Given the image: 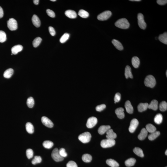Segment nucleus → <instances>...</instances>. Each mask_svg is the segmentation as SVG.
<instances>
[{"label":"nucleus","mask_w":167,"mask_h":167,"mask_svg":"<svg viewBox=\"0 0 167 167\" xmlns=\"http://www.w3.org/2000/svg\"><path fill=\"white\" fill-rule=\"evenodd\" d=\"M110 128L111 127L109 125L101 126L99 128L98 132L100 134L103 135L106 133L108 130L110 129Z\"/></svg>","instance_id":"obj_14"},{"label":"nucleus","mask_w":167,"mask_h":167,"mask_svg":"<svg viewBox=\"0 0 167 167\" xmlns=\"http://www.w3.org/2000/svg\"><path fill=\"white\" fill-rule=\"evenodd\" d=\"M158 108V102L157 100H154L150 102L148 105V108L154 110H157Z\"/></svg>","instance_id":"obj_22"},{"label":"nucleus","mask_w":167,"mask_h":167,"mask_svg":"<svg viewBox=\"0 0 167 167\" xmlns=\"http://www.w3.org/2000/svg\"><path fill=\"white\" fill-rule=\"evenodd\" d=\"M52 159L56 162H60L64 160V158L61 157L59 153V150L57 148L53 149L51 154Z\"/></svg>","instance_id":"obj_5"},{"label":"nucleus","mask_w":167,"mask_h":167,"mask_svg":"<svg viewBox=\"0 0 167 167\" xmlns=\"http://www.w3.org/2000/svg\"><path fill=\"white\" fill-rule=\"evenodd\" d=\"M66 167H78L76 163L72 161H69L67 164Z\"/></svg>","instance_id":"obj_47"},{"label":"nucleus","mask_w":167,"mask_h":167,"mask_svg":"<svg viewBox=\"0 0 167 167\" xmlns=\"http://www.w3.org/2000/svg\"><path fill=\"white\" fill-rule=\"evenodd\" d=\"M106 163L107 165L111 167H118L119 166V164L117 162L113 159H108L106 161Z\"/></svg>","instance_id":"obj_25"},{"label":"nucleus","mask_w":167,"mask_h":167,"mask_svg":"<svg viewBox=\"0 0 167 167\" xmlns=\"http://www.w3.org/2000/svg\"><path fill=\"white\" fill-rule=\"evenodd\" d=\"M160 132L159 131H156L154 132L151 133L148 136V139L150 140H155L160 135Z\"/></svg>","instance_id":"obj_27"},{"label":"nucleus","mask_w":167,"mask_h":167,"mask_svg":"<svg viewBox=\"0 0 167 167\" xmlns=\"http://www.w3.org/2000/svg\"><path fill=\"white\" fill-rule=\"evenodd\" d=\"M33 150L31 149H28L26 150V155L28 159H30L33 157Z\"/></svg>","instance_id":"obj_43"},{"label":"nucleus","mask_w":167,"mask_h":167,"mask_svg":"<svg viewBox=\"0 0 167 167\" xmlns=\"http://www.w3.org/2000/svg\"><path fill=\"white\" fill-rule=\"evenodd\" d=\"M46 12L47 15L50 17L54 18L55 17V12L51 10L50 9H47L46 10Z\"/></svg>","instance_id":"obj_48"},{"label":"nucleus","mask_w":167,"mask_h":167,"mask_svg":"<svg viewBox=\"0 0 167 167\" xmlns=\"http://www.w3.org/2000/svg\"><path fill=\"white\" fill-rule=\"evenodd\" d=\"M165 154L166 155H167V150H166V151H165Z\"/></svg>","instance_id":"obj_54"},{"label":"nucleus","mask_w":167,"mask_h":167,"mask_svg":"<svg viewBox=\"0 0 167 167\" xmlns=\"http://www.w3.org/2000/svg\"><path fill=\"white\" fill-rule=\"evenodd\" d=\"M7 26L9 29L11 31H15L17 29V21L14 18L10 19L7 21Z\"/></svg>","instance_id":"obj_8"},{"label":"nucleus","mask_w":167,"mask_h":167,"mask_svg":"<svg viewBox=\"0 0 167 167\" xmlns=\"http://www.w3.org/2000/svg\"><path fill=\"white\" fill-rule=\"evenodd\" d=\"M51 1H53V2H55V1H56V0H51Z\"/></svg>","instance_id":"obj_55"},{"label":"nucleus","mask_w":167,"mask_h":167,"mask_svg":"<svg viewBox=\"0 0 167 167\" xmlns=\"http://www.w3.org/2000/svg\"><path fill=\"white\" fill-rule=\"evenodd\" d=\"M39 1V0H33V2L35 4L37 5L38 4Z\"/></svg>","instance_id":"obj_52"},{"label":"nucleus","mask_w":167,"mask_h":167,"mask_svg":"<svg viewBox=\"0 0 167 167\" xmlns=\"http://www.w3.org/2000/svg\"><path fill=\"white\" fill-rule=\"evenodd\" d=\"M98 120L95 117H92L89 118L86 123V126L88 128H92L95 126L97 124Z\"/></svg>","instance_id":"obj_10"},{"label":"nucleus","mask_w":167,"mask_h":167,"mask_svg":"<svg viewBox=\"0 0 167 167\" xmlns=\"http://www.w3.org/2000/svg\"><path fill=\"white\" fill-rule=\"evenodd\" d=\"M133 151L138 156L143 158L144 157V154L142 149L139 147H135L133 150Z\"/></svg>","instance_id":"obj_31"},{"label":"nucleus","mask_w":167,"mask_h":167,"mask_svg":"<svg viewBox=\"0 0 167 167\" xmlns=\"http://www.w3.org/2000/svg\"><path fill=\"white\" fill-rule=\"evenodd\" d=\"M13 69L11 68L7 69L4 73V77L6 78H9L13 75Z\"/></svg>","instance_id":"obj_29"},{"label":"nucleus","mask_w":167,"mask_h":167,"mask_svg":"<svg viewBox=\"0 0 167 167\" xmlns=\"http://www.w3.org/2000/svg\"><path fill=\"white\" fill-rule=\"evenodd\" d=\"M124 111V109L122 107L118 108L115 110V114H116L117 117L119 118L122 119L125 117V115Z\"/></svg>","instance_id":"obj_13"},{"label":"nucleus","mask_w":167,"mask_h":167,"mask_svg":"<svg viewBox=\"0 0 167 167\" xmlns=\"http://www.w3.org/2000/svg\"><path fill=\"white\" fill-rule=\"evenodd\" d=\"M49 31L50 34L52 36H55L56 34V32L54 29L53 27L50 26L49 28Z\"/></svg>","instance_id":"obj_49"},{"label":"nucleus","mask_w":167,"mask_h":167,"mask_svg":"<svg viewBox=\"0 0 167 167\" xmlns=\"http://www.w3.org/2000/svg\"><path fill=\"white\" fill-rule=\"evenodd\" d=\"M138 25L140 29L145 30L146 27V24L144 20L143 15L141 13L138 14L137 16Z\"/></svg>","instance_id":"obj_7"},{"label":"nucleus","mask_w":167,"mask_h":167,"mask_svg":"<svg viewBox=\"0 0 167 167\" xmlns=\"http://www.w3.org/2000/svg\"><path fill=\"white\" fill-rule=\"evenodd\" d=\"M115 25L116 27L123 29H126L129 28L130 24L126 19L123 18L118 20L115 23Z\"/></svg>","instance_id":"obj_1"},{"label":"nucleus","mask_w":167,"mask_h":167,"mask_svg":"<svg viewBox=\"0 0 167 167\" xmlns=\"http://www.w3.org/2000/svg\"><path fill=\"white\" fill-rule=\"evenodd\" d=\"M3 16V11L2 8L0 6V18H2Z\"/></svg>","instance_id":"obj_51"},{"label":"nucleus","mask_w":167,"mask_h":167,"mask_svg":"<svg viewBox=\"0 0 167 167\" xmlns=\"http://www.w3.org/2000/svg\"><path fill=\"white\" fill-rule=\"evenodd\" d=\"M136 162V160L134 158H131L126 161L125 164L127 167H131L135 165Z\"/></svg>","instance_id":"obj_26"},{"label":"nucleus","mask_w":167,"mask_h":167,"mask_svg":"<svg viewBox=\"0 0 167 167\" xmlns=\"http://www.w3.org/2000/svg\"><path fill=\"white\" fill-rule=\"evenodd\" d=\"M53 143L50 140H46L43 143V145L44 147L46 149H51L53 146Z\"/></svg>","instance_id":"obj_35"},{"label":"nucleus","mask_w":167,"mask_h":167,"mask_svg":"<svg viewBox=\"0 0 167 167\" xmlns=\"http://www.w3.org/2000/svg\"><path fill=\"white\" fill-rule=\"evenodd\" d=\"M132 64L133 67L135 68H137L139 67L140 64V61L139 59L137 56H134L132 59Z\"/></svg>","instance_id":"obj_24"},{"label":"nucleus","mask_w":167,"mask_h":167,"mask_svg":"<svg viewBox=\"0 0 167 167\" xmlns=\"http://www.w3.org/2000/svg\"><path fill=\"white\" fill-rule=\"evenodd\" d=\"M159 40L163 43L167 44V32L164 33L162 34L159 35Z\"/></svg>","instance_id":"obj_28"},{"label":"nucleus","mask_w":167,"mask_h":167,"mask_svg":"<svg viewBox=\"0 0 167 167\" xmlns=\"http://www.w3.org/2000/svg\"><path fill=\"white\" fill-rule=\"evenodd\" d=\"M121 95L120 93H117L115 94L114 97V100L115 103L119 102L121 100Z\"/></svg>","instance_id":"obj_45"},{"label":"nucleus","mask_w":167,"mask_h":167,"mask_svg":"<svg viewBox=\"0 0 167 167\" xmlns=\"http://www.w3.org/2000/svg\"><path fill=\"white\" fill-rule=\"evenodd\" d=\"M32 20L33 23L36 27H40L41 25V21L39 18L36 15H33L32 17Z\"/></svg>","instance_id":"obj_19"},{"label":"nucleus","mask_w":167,"mask_h":167,"mask_svg":"<svg viewBox=\"0 0 167 167\" xmlns=\"http://www.w3.org/2000/svg\"><path fill=\"white\" fill-rule=\"evenodd\" d=\"M69 37V34L68 33H66L64 34L60 38V42L61 43H64L68 40Z\"/></svg>","instance_id":"obj_40"},{"label":"nucleus","mask_w":167,"mask_h":167,"mask_svg":"<svg viewBox=\"0 0 167 167\" xmlns=\"http://www.w3.org/2000/svg\"></svg>","instance_id":"obj_57"},{"label":"nucleus","mask_w":167,"mask_h":167,"mask_svg":"<svg viewBox=\"0 0 167 167\" xmlns=\"http://www.w3.org/2000/svg\"><path fill=\"white\" fill-rule=\"evenodd\" d=\"M130 1H137V2H139V1H140L141 0H130Z\"/></svg>","instance_id":"obj_53"},{"label":"nucleus","mask_w":167,"mask_h":167,"mask_svg":"<svg viewBox=\"0 0 167 167\" xmlns=\"http://www.w3.org/2000/svg\"><path fill=\"white\" fill-rule=\"evenodd\" d=\"M148 132L145 128H143L141 131L140 134L138 135V138L140 140H144L148 135Z\"/></svg>","instance_id":"obj_16"},{"label":"nucleus","mask_w":167,"mask_h":167,"mask_svg":"<svg viewBox=\"0 0 167 167\" xmlns=\"http://www.w3.org/2000/svg\"><path fill=\"white\" fill-rule=\"evenodd\" d=\"M41 120L42 124L47 127L51 128L53 127L54 124L52 121L46 117H42Z\"/></svg>","instance_id":"obj_11"},{"label":"nucleus","mask_w":167,"mask_h":167,"mask_svg":"<svg viewBox=\"0 0 167 167\" xmlns=\"http://www.w3.org/2000/svg\"><path fill=\"white\" fill-rule=\"evenodd\" d=\"M112 13L111 11H106L100 13L97 17L98 19L100 21L106 20L111 17Z\"/></svg>","instance_id":"obj_6"},{"label":"nucleus","mask_w":167,"mask_h":167,"mask_svg":"<svg viewBox=\"0 0 167 167\" xmlns=\"http://www.w3.org/2000/svg\"><path fill=\"white\" fill-rule=\"evenodd\" d=\"M82 160L85 163H90L92 160V157L91 155L89 154H85L83 155Z\"/></svg>","instance_id":"obj_32"},{"label":"nucleus","mask_w":167,"mask_h":167,"mask_svg":"<svg viewBox=\"0 0 167 167\" xmlns=\"http://www.w3.org/2000/svg\"><path fill=\"white\" fill-rule=\"evenodd\" d=\"M163 117L161 114L159 113L156 115L154 118V121L156 123L160 124L162 122Z\"/></svg>","instance_id":"obj_33"},{"label":"nucleus","mask_w":167,"mask_h":167,"mask_svg":"<svg viewBox=\"0 0 167 167\" xmlns=\"http://www.w3.org/2000/svg\"><path fill=\"white\" fill-rule=\"evenodd\" d=\"M26 129L27 132L29 134H33L34 132V129L33 125L31 123L28 122L26 123Z\"/></svg>","instance_id":"obj_30"},{"label":"nucleus","mask_w":167,"mask_h":167,"mask_svg":"<svg viewBox=\"0 0 167 167\" xmlns=\"http://www.w3.org/2000/svg\"><path fill=\"white\" fill-rule=\"evenodd\" d=\"M115 140L106 139L101 140V145L102 147L104 148L111 147L115 145Z\"/></svg>","instance_id":"obj_4"},{"label":"nucleus","mask_w":167,"mask_h":167,"mask_svg":"<svg viewBox=\"0 0 167 167\" xmlns=\"http://www.w3.org/2000/svg\"><path fill=\"white\" fill-rule=\"evenodd\" d=\"M42 159L41 157L40 156H35L34 158L32 160V163L33 165H36V164H39L42 162Z\"/></svg>","instance_id":"obj_42"},{"label":"nucleus","mask_w":167,"mask_h":167,"mask_svg":"<svg viewBox=\"0 0 167 167\" xmlns=\"http://www.w3.org/2000/svg\"><path fill=\"white\" fill-rule=\"evenodd\" d=\"M65 14L67 17L70 18L74 19L77 17L76 12L72 10H67L65 11Z\"/></svg>","instance_id":"obj_17"},{"label":"nucleus","mask_w":167,"mask_h":167,"mask_svg":"<svg viewBox=\"0 0 167 167\" xmlns=\"http://www.w3.org/2000/svg\"><path fill=\"white\" fill-rule=\"evenodd\" d=\"M148 105L149 104L147 103H141L139 104L138 106V111L140 112H142L145 111L148 108Z\"/></svg>","instance_id":"obj_23"},{"label":"nucleus","mask_w":167,"mask_h":167,"mask_svg":"<svg viewBox=\"0 0 167 167\" xmlns=\"http://www.w3.org/2000/svg\"><path fill=\"white\" fill-rule=\"evenodd\" d=\"M139 125V122L136 119H133L131 122L129 131L131 133H134Z\"/></svg>","instance_id":"obj_9"},{"label":"nucleus","mask_w":167,"mask_h":167,"mask_svg":"<svg viewBox=\"0 0 167 167\" xmlns=\"http://www.w3.org/2000/svg\"><path fill=\"white\" fill-rule=\"evenodd\" d=\"M166 76H167V70L166 71Z\"/></svg>","instance_id":"obj_56"},{"label":"nucleus","mask_w":167,"mask_h":167,"mask_svg":"<svg viewBox=\"0 0 167 167\" xmlns=\"http://www.w3.org/2000/svg\"><path fill=\"white\" fill-rule=\"evenodd\" d=\"M7 39L6 35L4 31H0V42L1 43L5 42Z\"/></svg>","instance_id":"obj_41"},{"label":"nucleus","mask_w":167,"mask_h":167,"mask_svg":"<svg viewBox=\"0 0 167 167\" xmlns=\"http://www.w3.org/2000/svg\"><path fill=\"white\" fill-rule=\"evenodd\" d=\"M59 153L61 156L63 158L67 156V154L65 151V149L63 148L59 150Z\"/></svg>","instance_id":"obj_44"},{"label":"nucleus","mask_w":167,"mask_h":167,"mask_svg":"<svg viewBox=\"0 0 167 167\" xmlns=\"http://www.w3.org/2000/svg\"><path fill=\"white\" fill-rule=\"evenodd\" d=\"M125 76L126 78L128 79L129 78H133V77L131 71V68L129 65L126 66L125 68Z\"/></svg>","instance_id":"obj_21"},{"label":"nucleus","mask_w":167,"mask_h":167,"mask_svg":"<svg viewBox=\"0 0 167 167\" xmlns=\"http://www.w3.org/2000/svg\"><path fill=\"white\" fill-rule=\"evenodd\" d=\"M113 45L115 46L117 49L120 50V51H122L124 49L123 46L122 44L120 41L117 40L116 39H113L112 41Z\"/></svg>","instance_id":"obj_20"},{"label":"nucleus","mask_w":167,"mask_h":167,"mask_svg":"<svg viewBox=\"0 0 167 167\" xmlns=\"http://www.w3.org/2000/svg\"><path fill=\"white\" fill-rule=\"evenodd\" d=\"M146 130L148 132L150 133L154 132L156 131V128L151 124H148L146 125Z\"/></svg>","instance_id":"obj_34"},{"label":"nucleus","mask_w":167,"mask_h":167,"mask_svg":"<svg viewBox=\"0 0 167 167\" xmlns=\"http://www.w3.org/2000/svg\"><path fill=\"white\" fill-rule=\"evenodd\" d=\"M91 135L89 132H86L80 134L78 136L79 140L83 143H88L91 140Z\"/></svg>","instance_id":"obj_3"},{"label":"nucleus","mask_w":167,"mask_h":167,"mask_svg":"<svg viewBox=\"0 0 167 167\" xmlns=\"http://www.w3.org/2000/svg\"><path fill=\"white\" fill-rule=\"evenodd\" d=\"M159 108L161 111H166L167 109V103L166 101H162L159 105Z\"/></svg>","instance_id":"obj_37"},{"label":"nucleus","mask_w":167,"mask_h":167,"mask_svg":"<svg viewBox=\"0 0 167 167\" xmlns=\"http://www.w3.org/2000/svg\"><path fill=\"white\" fill-rule=\"evenodd\" d=\"M34 101L32 97L28 98L27 101V104L28 106L30 108H32L34 105Z\"/></svg>","instance_id":"obj_38"},{"label":"nucleus","mask_w":167,"mask_h":167,"mask_svg":"<svg viewBox=\"0 0 167 167\" xmlns=\"http://www.w3.org/2000/svg\"><path fill=\"white\" fill-rule=\"evenodd\" d=\"M157 2L158 4L160 5H163L166 4L167 3V0H158L157 1Z\"/></svg>","instance_id":"obj_50"},{"label":"nucleus","mask_w":167,"mask_h":167,"mask_svg":"<svg viewBox=\"0 0 167 167\" xmlns=\"http://www.w3.org/2000/svg\"><path fill=\"white\" fill-rule=\"evenodd\" d=\"M125 107L127 112L129 114H132L134 112V108L132 105L131 103L129 100L126 102Z\"/></svg>","instance_id":"obj_15"},{"label":"nucleus","mask_w":167,"mask_h":167,"mask_svg":"<svg viewBox=\"0 0 167 167\" xmlns=\"http://www.w3.org/2000/svg\"><path fill=\"white\" fill-rule=\"evenodd\" d=\"M106 107V105L104 104L98 105L96 108V110L98 111H101L104 109Z\"/></svg>","instance_id":"obj_46"},{"label":"nucleus","mask_w":167,"mask_h":167,"mask_svg":"<svg viewBox=\"0 0 167 167\" xmlns=\"http://www.w3.org/2000/svg\"><path fill=\"white\" fill-rule=\"evenodd\" d=\"M106 133V137L107 139L114 140L117 137L116 134L114 132L112 129H109Z\"/></svg>","instance_id":"obj_12"},{"label":"nucleus","mask_w":167,"mask_h":167,"mask_svg":"<svg viewBox=\"0 0 167 167\" xmlns=\"http://www.w3.org/2000/svg\"><path fill=\"white\" fill-rule=\"evenodd\" d=\"M79 15L83 18H86L89 16L88 12L85 10L81 9L78 12Z\"/></svg>","instance_id":"obj_36"},{"label":"nucleus","mask_w":167,"mask_h":167,"mask_svg":"<svg viewBox=\"0 0 167 167\" xmlns=\"http://www.w3.org/2000/svg\"><path fill=\"white\" fill-rule=\"evenodd\" d=\"M23 47L21 45H18L14 46L11 49L12 54L14 55L17 54L19 52L22 51Z\"/></svg>","instance_id":"obj_18"},{"label":"nucleus","mask_w":167,"mask_h":167,"mask_svg":"<svg viewBox=\"0 0 167 167\" xmlns=\"http://www.w3.org/2000/svg\"><path fill=\"white\" fill-rule=\"evenodd\" d=\"M42 41V38L41 37H37L35 39L33 42V45L34 47H37L39 45Z\"/></svg>","instance_id":"obj_39"},{"label":"nucleus","mask_w":167,"mask_h":167,"mask_svg":"<svg viewBox=\"0 0 167 167\" xmlns=\"http://www.w3.org/2000/svg\"><path fill=\"white\" fill-rule=\"evenodd\" d=\"M144 83L146 86L153 88L155 86L156 84V81L155 78L152 75H149L145 78Z\"/></svg>","instance_id":"obj_2"}]
</instances>
